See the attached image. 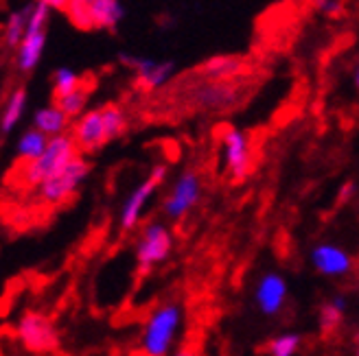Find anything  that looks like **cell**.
I'll return each mask as SVG.
<instances>
[{
  "mask_svg": "<svg viewBox=\"0 0 359 356\" xmlns=\"http://www.w3.org/2000/svg\"><path fill=\"white\" fill-rule=\"evenodd\" d=\"M344 315H346V297H342V295L331 297L320 308V330L325 334L335 332L339 326H342Z\"/></svg>",
  "mask_w": 359,
  "mask_h": 356,
  "instance_id": "obj_21",
  "label": "cell"
},
{
  "mask_svg": "<svg viewBox=\"0 0 359 356\" xmlns=\"http://www.w3.org/2000/svg\"><path fill=\"white\" fill-rule=\"evenodd\" d=\"M167 177V166L165 164H156L151 166L149 175L145 182H140L128 197H125L123 206H121V212H118V223H121V229L123 232H130V229H134L142 215H145V208L147 204L151 201V197L156 194V190L163 186Z\"/></svg>",
  "mask_w": 359,
  "mask_h": 356,
  "instance_id": "obj_9",
  "label": "cell"
},
{
  "mask_svg": "<svg viewBox=\"0 0 359 356\" xmlns=\"http://www.w3.org/2000/svg\"><path fill=\"white\" fill-rule=\"evenodd\" d=\"M64 13L81 31H116L125 20L121 0H68Z\"/></svg>",
  "mask_w": 359,
  "mask_h": 356,
  "instance_id": "obj_3",
  "label": "cell"
},
{
  "mask_svg": "<svg viewBox=\"0 0 359 356\" xmlns=\"http://www.w3.org/2000/svg\"><path fill=\"white\" fill-rule=\"evenodd\" d=\"M243 73V62L235 55H212L202 62L200 75L212 81H232Z\"/></svg>",
  "mask_w": 359,
  "mask_h": 356,
  "instance_id": "obj_17",
  "label": "cell"
},
{
  "mask_svg": "<svg viewBox=\"0 0 359 356\" xmlns=\"http://www.w3.org/2000/svg\"><path fill=\"white\" fill-rule=\"evenodd\" d=\"M355 354L359 356V341H357V348H355Z\"/></svg>",
  "mask_w": 359,
  "mask_h": 356,
  "instance_id": "obj_30",
  "label": "cell"
},
{
  "mask_svg": "<svg viewBox=\"0 0 359 356\" xmlns=\"http://www.w3.org/2000/svg\"><path fill=\"white\" fill-rule=\"evenodd\" d=\"M79 85H83V81L77 70H73V68L62 66L53 73V97H64L68 92L77 90Z\"/></svg>",
  "mask_w": 359,
  "mask_h": 356,
  "instance_id": "obj_25",
  "label": "cell"
},
{
  "mask_svg": "<svg viewBox=\"0 0 359 356\" xmlns=\"http://www.w3.org/2000/svg\"><path fill=\"white\" fill-rule=\"evenodd\" d=\"M15 336L25 350L35 354L55 352L60 346V332L55 324L44 313L38 311H27L20 317V322L15 326Z\"/></svg>",
  "mask_w": 359,
  "mask_h": 356,
  "instance_id": "obj_8",
  "label": "cell"
},
{
  "mask_svg": "<svg viewBox=\"0 0 359 356\" xmlns=\"http://www.w3.org/2000/svg\"><path fill=\"white\" fill-rule=\"evenodd\" d=\"M88 101H90V90L86 85H79L77 90L68 92L64 97H55V103L60 105V108L70 116V118H77L86 112L88 108Z\"/></svg>",
  "mask_w": 359,
  "mask_h": 356,
  "instance_id": "obj_23",
  "label": "cell"
},
{
  "mask_svg": "<svg viewBox=\"0 0 359 356\" xmlns=\"http://www.w3.org/2000/svg\"><path fill=\"white\" fill-rule=\"evenodd\" d=\"M33 7H35V0H33V3L15 7V9H11L7 13L5 24H3V44L7 48H13L15 50L18 44L22 42V38L27 35V29H29V22H31Z\"/></svg>",
  "mask_w": 359,
  "mask_h": 356,
  "instance_id": "obj_16",
  "label": "cell"
},
{
  "mask_svg": "<svg viewBox=\"0 0 359 356\" xmlns=\"http://www.w3.org/2000/svg\"><path fill=\"white\" fill-rule=\"evenodd\" d=\"M202 199V180L195 171H184L177 177L167 197L163 199V212L171 221H182Z\"/></svg>",
  "mask_w": 359,
  "mask_h": 356,
  "instance_id": "obj_10",
  "label": "cell"
},
{
  "mask_svg": "<svg viewBox=\"0 0 359 356\" xmlns=\"http://www.w3.org/2000/svg\"><path fill=\"white\" fill-rule=\"evenodd\" d=\"M27 103H29V94L25 87H15L11 90L5 99L3 105V114H0V131L5 136L11 134L18 124H20L25 112H27Z\"/></svg>",
  "mask_w": 359,
  "mask_h": 356,
  "instance_id": "obj_19",
  "label": "cell"
},
{
  "mask_svg": "<svg viewBox=\"0 0 359 356\" xmlns=\"http://www.w3.org/2000/svg\"><path fill=\"white\" fill-rule=\"evenodd\" d=\"M287 297H290V284L278 271L263 273L255 284V304L267 317L283 313Z\"/></svg>",
  "mask_w": 359,
  "mask_h": 356,
  "instance_id": "obj_13",
  "label": "cell"
},
{
  "mask_svg": "<svg viewBox=\"0 0 359 356\" xmlns=\"http://www.w3.org/2000/svg\"><path fill=\"white\" fill-rule=\"evenodd\" d=\"M302 348V336L296 332H285L267 341L269 356H296Z\"/></svg>",
  "mask_w": 359,
  "mask_h": 356,
  "instance_id": "obj_24",
  "label": "cell"
},
{
  "mask_svg": "<svg viewBox=\"0 0 359 356\" xmlns=\"http://www.w3.org/2000/svg\"><path fill=\"white\" fill-rule=\"evenodd\" d=\"M48 147V136L44 131H40L38 127H29L20 134L15 142V157L20 159V162H33V159H38L44 149Z\"/></svg>",
  "mask_w": 359,
  "mask_h": 356,
  "instance_id": "obj_20",
  "label": "cell"
},
{
  "mask_svg": "<svg viewBox=\"0 0 359 356\" xmlns=\"http://www.w3.org/2000/svg\"><path fill=\"white\" fill-rule=\"evenodd\" d=\"M90 169H93V166H90V162L81 155H77L75 159H70V162L60 173L48 177V180H44L38 186L40 199L44 204H48V206H62L70 197H75L77 190L81 188V184L88 180Z\"/></svg>",
  "mask_w": 359,
  "mask_h": 356,
  "instance_id": "obj_5",
  "label": "cell"
},
{
  "mask_svg": "<svg viewBox=\"0 0 359 356\" xmlns=\"http://www.w3.org/2000/svg\"><path fill=\"white\" fill-rule=\"evenodd\" d=\"M118 64L130 68L134 73V81L142 90H158V87L167 85L173 75H175V64L171 59L165 62H156L149 57H138V55H130V52H118Z\"/></svg>",
  "mask_w": 359,
  "mask_h": 356,
  "instance_id": "obj_11",
  "label": "cell"
},
{
  "mask_svg": "<svg viewBox=\"0 0 359 356\" xmlns=\"http://www.w3.org/2000/svg\"><path fill=\"white\" fill-rule=\"evenodd\" d=\"M184 326V308L177 301H165L149 313L140 332V350L147 356H167Z\"/></svg>",
  "mask_w": 359,
  "mask_h": 356,
  "instance_id": "obj_1",
  "label": "cell"
},
{
  "mask_svg": "<svg viewBox=\"0 0 359 356\" xmlns=\"http://www.w3.org/2000/svg\"><path fill=\"white\" fill-rule=\"evenodd\" d=\"M353 81H355V87L359 90V62H357V66H355V77H353Z\"/></svg>",
  "mask_w": 359,
  "mask_h": 356,
  "instance_id": "obj_29",
  "label": "cell"
},
{
  "mask_svg": "<svg viewBox=\"0 0 359 356\" xmlns=\"http://www.w3.org/2000/svg\"><path fill=\"white\" fill-rule=\"evenodd\" d=\"M70 120H73V118H70L55 101H53L50 105H44V108H40L38 112L33 114V124L40 131H44L48 138L66 134Z\"/></svg>",
  "mask_w": 359,
  "mask_h": 356,
  "instance_id": "obj_18",
  "label": "cell"
},
{
  "mask_svg": "<svg viewBox=\"0 0 359 356\" xmlns=\"http://www.w3.org/2000/svg\"><path fill=\"white\" fill-rule=\"evenodd\" d=\"M355 194H357V184L353 180H346L337 190V204H348Z\"/></svg>",
  "mask_w": 359,
  "mask_h": 356,
  "instance_id": "obj_27",
  "label": "cell"
},
{
  "mask_svg": "<svg viewBox=\"0 0 359 356\" xmlns=\"http://www.w3.org/2000/svg\"><path fill=\"white\" fill-rule=\"evenodd\" d=\"M191 97H193V101L200 105L202 110L224 112V110L235 108V103L239 101V87L232 81H212V79H206L204 83L193 87Z\"/></svg>",
  "mask_w": 359,
  "mask_h": 356,
  "instance_id": "obj_14",
  "label": "cell"
},
{
  "mask_svg": "<svg viewBox=\"0 0 359 356\" xmlns=\"http://www.w3.org/2000/svg\"><path fill=\"white\" fill-rule=\"evenodd\" d=\"M311 5L318 13H322L325 17H339L344 13L342 0H311Z\"/></svg>",
  "mask_w": 359,
  "mask_h": 356,
  "instance_id": "obj_26",
  "label": "cell"
},
{
  "mask_svg": "<svg viewBox=\"0 0 359 356\" xmlns=\"http://www.w3.org/2000/svg\"><path fill=\"white\" fill-rule=\"evenodd\" d=\"M77 155H79V147H77L73 134L53 136V138H48V147L44 149V153L38 159L22 164V173H20L22 182L27 186L38 188L44 180L60 173L70 159H75Z\"/></svg>",
  "mask_w": 359,
  "mask_h": 356,
  "instance_id": "obj_2",
  "label": "cell"
},
{
  "mask_svg": "<svg viewBox=\"0 0 359 356\" xmlns=\"http://www.w3.org/2000/svg\"><path fill=\"white\" fill-rule=\"evenodd\" d=\"M103 112V122H105V136H107V142H112L116 138H121L128 129V114L116 103H110L101 108Z\"/></svg>",
  "mask_w": 359,
  "mask_h": 356,
  "instance_id": "obj_22",
  "label": "cell"
},
{
  "mask_svg": "<svg viewBox=\"0 0 359 356\" xmlns=\"http://www.w3.org/2000/svg\"><path fill=\"white\" fill-rule=\"evenodd\" d=\"M50 7L42 0H35V7L31 13V22L27 29V35L22 42L15 48V68L20 73H31V70L38 68L44 48H46V27L50 20Z\"/></svg>",
  "mask_w": 359,
  "mask_h": 356,
  "instance_id": "obj_4",
  "label": "cell"
},
{
  "mask_svg": "<svg viewBox=\"0 0 359 356\" xmlns=\"http://www.w3.org/2000/svg\"><path fill=\"white\" fill-rule=\"evenodd\" d=\"M309 262L325 278H346L355 269V260L344 247L335 243H318L309 252Z\"/></svg>",
  "mask_w": 359,
  "mask_h": 356,
  "instance_id": "obj_12",
  "label": "cell"
},
{
  "mask_svg": "<svg viewBox=\"0 0 359 356\" xmlns=\"http://www.w3.org/2000/svg\"><path fill=\"white\" fill-rule=\"evenodd\" d=\"M42 3H46L53 11H64L66 5H68V0H42Z\"/></svg>",
  "mask_w": 359,
  "mask_h": 356,
  "instance_id": "obj_28",
  "label": "cell"
},
{
  "mask_svg": "<svg viewBox=\"0 0 359 356\" xmlns=\"http://www.w3.org/2000/svg\"><path fill=\"white\" fill-rule=\"evenodd\" d=\"M173 249V234L165 223H147L145 229L140 232L136 247H134V256L138 264V273L147 276L156 264L165 262L171 256Z\"/></svg>",
  "mask_w": 359,
  "mask_h": 356,
  "instance_id": "obj_6",
  "label": "cell"
},
{
  "mask_svg": "<svg viewBox=\"0 0 359 356\" xmlns=\"http://www.w3.org/2000/svg\"><path fill=\"white\" fill-rule=\"evenodd\" d=\"M73 138H75L81 153L99 151L107 142L103 112L101 110H86L81 116H77L73 122Z\"/></svg>",
  "mask_w": 359,
  "mask_h": 356,
  "instance_id": "obj_15",
  "label": "cell"
},
{
  "mask_svg": "<svg viewBox=\"0 0 359 356\" xmlns=\"http://www.w3.org/2000/svg\"><path fill=\"white\" fill-rule=\"evenodd\" d=\"M222 166L232 182H243L252 171V145L245 131L237 127H224L219 131Z\"/></svg>",
  "mask_w": 359,
  "mask_h": 356,
  "instance_id": "obj_7",
  "label": "cell"
}]
</instances>
